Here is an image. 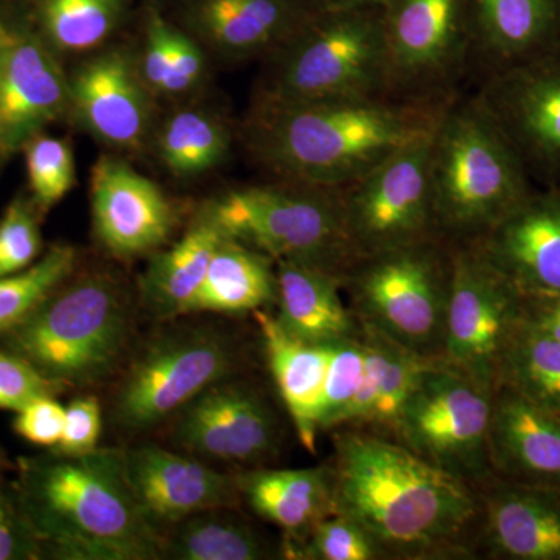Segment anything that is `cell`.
<instances>
[{
  "label": "cell",
  "instance_id": "cell-1",
  "mask_svg": "<svg viewBox=\"0 0 560 560\" xmlns=\"http://www.w3.org/2000/svg\"><path fill=\"white\" fill-rule=\"evenodd\" d=\"M447 103L261 97L246 130L250 151L287 183L340 190L408 143L433 132Z\"/></svg>",
  "mask_w": 560,
  "mask_h": 560
},
{
  "label": "cell",
  "instance_id": "cell-2",
  "mask_svg": "<svg viewBox=\"0 0 560 560\" xmlns=\"http://www.w3.org/2000/svg\"><path fill=\"white\" fill-rule=\"evenodd\" d=\"M13 486L44 559H162L161 530L132 495L119 448L20 458Z\"/></svg>",
  "mask_w": 560,
  "mask_h": 560
},
{
  "label": "cell",
  "instance_id": "cell-3",
  "mask_svg": "<svg viewBox=\"0 0 560 560\" xmlns=\"http://www.w3.org/2000/svg\"><path fill=\"white\" fill-rule=\"evenodd\" d=\"M330 470L335 512L359 523L383 552L440 551L478 515L466 480L375 434L338 438Z\"/></svg>",
  "mask_w": 560,
  "mask_h": 560
},
{
  "label": "cell",
  "instance_id": "cell-4",
  "mask_svg": "<svg viewBox=\"0 0 560 560\" xmlns=\"http://www.w3.org/2000/svg\"><path fill=\"white\" fill-rule=\"evenodd\" d=\"M131 334L130 294L120 280L73 272L0 342L68 390L92 388L119 370Z\"/></svg>",
  "mask_w": 560,
  "mask_h": 560
},
{
  "label": "cell",
  "instance_id": "cell-5",
  "mask_svg": "<svg viewBox=\"0 0 560 560\" xmlns=\"http://www.w3.org/2000/svg\"><path fill=\"white\" fill-rule=\"evenodd\" d=\"M438 234L482 237L530 194L528 171L480 97L448 102L431 136Z\"/></svg>",
  "mask_w": 560,
  "mask_h": 560
},
{
  "label": "cell",
  "instance_id": "cell-6",
  "mask_svg": "<svg viewBox=\"0 0 560 560\" xmlns=\"http://www.w3.org/2000/svg\"><path fill=\"white\" fill-rule=\"evenodd\" d=\"M261 97L285 102L390 97L382 9H326L278 50Z\"/></svg>",
  "mask_w": 560,
  "mask_h": 560
},
{
  "label": "cell",
  "instance_id": "cell-7",
  "mask_svg": "<svg viewBox=\"0 0 560 560\" xmlns=\"http://www.w3.org/2000/svg\"><path fill=\"white\" fill-rule=\"evenodd\" d=\"M205 215L228 237L276 261H298L345 275L359 259L340 191L287 183L228 191Z\"/></svg>",
  "mask_w": 560,
  "mask_h": 560
},
{
  "label": "cell",
  "instance_id": "cell-8",
  "mask_svg": "<svg viewBox=\"0 0 560 560\" xmlns=\"http://www.w3.org/2000/svg\"><path fill=\"white\" fill-rule=\"evenodd\" d=\"M341 279L349 282L361 323L419 355L440 360L451 257L442 259L433 241L360 257Z\"/></svg>",
  "mask_w": 560,
  "mask_h": 560
},
{
  "label": "cell",
  "instance_id": "cell-9",
  "mask_svg": "<svg viewBox=\"0 0 560 560\" xmlns=\"http://www.w3.org/2000/svg\"><path fill=\"white\" fill-rule=\"evenodd\" d=\"M231 342L212 329L165 331L140 350L121 375L113 419L121 431L145 433L167 422L234 370Z\"/></svg>",
  "mask_w": 560,
  "mask_h": 560
},
{
  "label": "cell",
  "instance_id": "cell-10",
  "mask_svg": "<svg viewBox=\"0 0 560 560\" xmlns=\"http://www.w3.org/2000/svg\"><path fill=\"white\" fill-rule=\"evenodd\" d=\"M495 390L442 360L420 375L394 433L400 444L463 480L485 477Z\"/></svg>",
  "mask_w": 560,
  "mask_h": 560
},
{
  "label": "cell",
  "instance_id": "cell-11",
  "mask_svg": "<svg viewBox=\"0 0 560 560\" xmlns=\"http://www.w3.org/2000/svg\"><path fill=\"white\" fill-rule=\"evenodd\" d=\"M451 257L442 361L497 390L504 353L522 324L523 296L475 248Z\"/></svg>",
  "mask_w": 560,
  "mask_h": 560
},
{
  "label": "cell",
  "instance_id": "cell-12",
  "mask_svg": "<svg viewBox=\"0 0 560 560\" xmlns=\"http://www.w3.org/2000/svg\"><path fill=\"white\" fill-rule=\"evenodd\" d=\"M431 136L408 143L338 190L359 259L431 242L438 234L431 197Z\"/></svg>",
  "mask_w": 560,
  "mask_h": 560
},
{
  "label": "cell",
  "instance_id": "cell-13",
  "mask_svg": "<svg viewBox=\"0 0 560 560\" xmlns=\"http://www.w3.org/2000/svg\"><path fill=\"white\" fill-rule=\"evenodd\" d=\"M382 11L389 95L438 102L474 50L469 0H388Z\"/></svg>",
  "mask_w": 560,
  "mask_h": 560
},
{
  "label": "cell",
  "instance_id": "cell-14",
  "mask_svg": "<svg viewBox=\"0 0 560 560\" xmlns=\"http://www.w3.org/2000/svg\"><path fill=\"white\" fill-rule=\"evenodd\" d=\"M480 101L526 171L560 175V47L495 72Z\"/></svg>",
  "mask_w": 560,
  "mask_h": 560
},
{
  "label": "cell",
  "instance_id": "cell-15",
  "mask_svg": "<svg viewBox=\"0 0 560 560\" xmlns=\"http://www.w3.org/2000/svg\"><path fill=\"white\" fill-rule=\"evenodd\" d=\"M172 442L198 459L257 463L275 451L278 427L256 390L223 381L175 416Z\"/></svg>",
  "mask_w": 560,
  "mask_h": 560
},
{
  "label": "cell",
  "instance_id": "cell-16",
  "mask_svg": "<svg viewBox=\"0 0 560 560\" xmlns=\"http://www.w3.org/2000/svg\"><path fill=\"white\" fill-rule=\"evenodd\" d=\"M91 208L95 238L117 259L156 253L175 230V209L161 187L117 156L95 162Z\"/></svg>",
  "mask_w": 560,
  "mask_h": 560
},
{
  "label": "cell",
  "instance_id": "cell-17",
  "mask_svg": "<svg viewBox=\"0 0 560 560\" xmlns=\"http://www.w3.org/2000/svg\"><path fill=\"white\" fill-rule=\"evenodd\" d=\"M69 75L36 31L13 27L0 79V165L68 116Z\"/></svg>",
  "mask_w": 560,
  "mask_h": 560
},
{
  "label": "cell",
  "instance_id": "cell-18",
  "mask_svg": "<svg viewBox=\"0 0 560 560\" xmlns=\"http://www.w3.org/2000/svg\"><path fill=\"white\" fill-rule=\"evenodd\" d=\"M125 474L143 515L161 534L197 512L234 508L242 500L235 475L158 445L124 451Z\"/></svg>",
  "mask_w": 560,
  "mask_h": 560
},
{
  "label": "cell",
  "instance_id": "cell-19",
  "mask_svg": "<svg viewBox=\"0 0 560 560\" xmlns=\"http://www.w3.org/2000/svg\"><path fill=\"white\" fill-rule=\"evenodd\" d=\"M150 92L127 51H103L69 75L68 116L106 145L139 150L153 121Z\"/></svg>",
  "mask_w": 560,
  "mask_h": 560
},
{
  "label": "cell",
  "instance_id": "cell-20",
  "mask_svg": "<svg viewBox=\"0 0 560 560\" xmlns=\"http://www.w3.org/2000/svg\"><path fill=\"white\" fill-rule=\"evenodd\" d=\"M474 246L523 298L560 294V190L530 191Z\"/></svg>",
  "mask_w": 560,
  "mask_h": 560
},
{
  "label": "cell",
  "instance_id": "cell-21",
  "mask_svg": "<svg viewBox=\"0 0 560 560\" xmlns=\"http://www.w3.org/2000/svg\"><path fill=\"white\" fill-rule=\"evenodd\" d=\"M489 459L508 481L560 490V418L499 386L490 419Z\"/></svg>",
  "mask_w": 560,
  "mask_h": 560
},
{
  "label": "cell",
  "instance_id": "cell-22",
  "mask_svg": "<svg viewBox=\"0 0 560 560\" xmlns=\"http://www.w3.org/2000/svg\"><path fill=\"white\" fill-rule=\"evenodd\" d=\"M189 18L213 50L245 60L275 54L311 16L302 0H191Z\"/></svg>",
  "mask_w": 560,
  "mask_h": 560
},
{
  "label": "cell",
  "instance_id": "cell-23",
  "mask_svg": "<svg viewBox=\"0 0 560 560\" xmlns=\"http://www.w3.org/2000/svg\"><path fill=\"white\" fill-rule=\"evenodd\" d=\"M471 46L495 72L560 47V0H469Z\"/></svg>",
  "mask_w": 560,
  "mask_h": 560
},
{
  "label": "cell",
  "instance_id": "cell-24",
  "mask_svg": "<svg viewBox=\"0 0 560 560\" xmlns=\"http://www.w3.org/2000/svg\"><path fill=\"white\" fill-rule=\"evenodd\" d=\"M486 534L500 558L560 560V490L497 486L486 500Z\"/></svg>",
  "mask_w": 560,
  "mask_h": 560
},
{
  "label": "cell",
  "instance_id": "cell-25",
  "mask_svg": "<svg viewBox=\"0 0 560 560\" xmlns=\"http://www.w3.org/2000/svg\"><path fill=\"white\" fill-rule=\"evenodd\" d=\"M253 315L259 326L276 388L289 410L298 438L308 452L315 453L330 345H312L293 337L265 308L253 312Z\"/></svg>",
  "mask_w": 560,
  "mask_h": 560
},
{
  "label": "cell",
  "instance_id": "cell-26",
  "mask_svg": "<svg viewBox=\"0 0 560 560\" xmlns=\"http://www.w3.org/2000/svg\"><path fill=\"white\" fill-rule=\"evenodd\" d=\"M340 275L298 264L276 261V319L293 337L329 346L357 335L352 313L341 300Z\"/></svg>",
  "mask_w": 560,
  "mask_h": 560
},
{
  "label": "cell",
  "instance_id": "cell-27",
  "mask_svg": "<svg viewBox=\"0 0 560 560\" xmlns=\"http://www.w3.org/2000/svg\"><path fill=\"white\" fill-rule=\"evenodd\" d=\"M235 481L250 510L287 534V545L304 539L316 523L335 514L327 467L243 471Z\"/></svg>",
  "mask_w": 560,
  "mask_h": 560
},
{
  "label": "cell",
  "instance_id": "cell-28",
  "mask_svg": "<svg viewBox=\"0 0 560 560\" xmlns=\"http://www.w3.org/2000/svg\"><path fill=\"white\" fill-rule=\"evenodd\" d=\"M223 237L219 226L202 213L175 245L154 253L139 278L140 302L154 318L186 315Z\"/></svg>",
  "mask_w": 560,
  "mask_h": 560
},
{
  "label": "cell",
  "instance_id": "cell-29",
  "mask_svg": "<svg viewBox=\"0 0 560 560\" xmlns=\"http://www.w3.org/2000/svg\"><path fill=\"white\" fill-rule=\"evenodd\" d=\"M272 302H276L275 260L224 234L186 315H241L261 311Z\"/></svg>",
  "mask_w": 560,
  "mask_h": 560
},
{
  "label": "cell",
  "instance_id": "cell-30",
  "mask_svg": "<svg viewBox=\"0 0 560 560\" xmlns=\"http://www.w3.org/2000/svg\"><path fill=\"white\" fill-rule=\"evenodd\" d=\"M234 508L197 512L162 533V559L259 560L267 545Z\"/></svg>",
  "mask_w": 560,
  "mask_h": 560
},
{
  "label": "cell",
  "instance_id": "cell-31",
  "mask_svg": "<svg viewBox=\"0 0 560 560\" xmlns=\"http://www.w3.org/2000/svg\"><path fill=\"white\" fill-rule=\"evenodd\" d=\"M158 154L176 176L213 171L230 154L231 136L223 121L202 109H180L164 121L156 139Z\"/></svg>",
  "mask_w": 560,
  "mask_h": 560
},
{
  "label": "cell",
  "instance_id": "cell-32",
  "mask_svg": "<svg viewBox=\"0 0 560 560\" xmlns=\"http://www.w3.org/2000/svg\"><path fill=\"white\" fill-rule=\"evenodd\" d=\"M124 10L125 0H35L36 32L54 51L81 54L116 32Z\"/></svg>",
  "mask_w": 560,
  "mask_h": 560
},
{
  "label": "cell",
  "instance_id": "cell-33",
  "mask_svg": "<svg viewBox=\"0 0 560 560\" xmlns=\"http://www.w3.org/2000/svg\"><path fill=\"white\" fill-rule=\"evenodd\" d=\"M500 386L560 418V342L521 324L504 353Z\"/></svg>",
  "mask_w": 560,
  "mask_h": 560
},
{
  "label": "cell",
  "instance_id": "cell-34",
  "mask_svg": "<svg viewBox=\"0 0 560 560\" xmlns=\"http://www.w3.org/2000/svg\"><path fill=\"white\" fill-rule=\"evenodd\" d=\"M77 250L51 245L25 270L0 278V338L16 329L75 272Z\"/></svg>",
  "mask_w": 560,
  "mask_h": 560
},
{
  "label": "cell",
  "instance_id": "cell-35",
  "mask_svg": "<svg viewBox=\"0 0 560 560\" xmlns=\"http://www.w3.org/2000/svg\"><path fill=\"white\" fill-rule=\"evenodd\" d=\"M368 327L374 331L375 341L381 350V385H378L377 401L368 423L394 431L405 405L418 386L420 375L436 359L419 355L385 337L374 327Z\"/></svg>",
  "mask_w": 560,
  "mask_h": 560
},
{
  "label": "cell",
  "instance_id": "cell-36",
  "mask_svg": "<svg viewBox=\"0 0 560 560\" xmlns=\"http://www.w3.org/2000/svg\"><path fill=\"white\" fill-rule=\"evenodd\" d=\"M28 189L39 212H49L69 194L75 183V161L66 140L43 135L24 147Z\"/></svg>",
  "mask_w": 560,
  "mask_h": 560
},
{
  "label": "cell",
  "instance_id": "cell-37",
  "mask_svg": "<svg viewBox=\"0 0 560 560\" xmlns=\"http://www.w3.org/2000/svg\"><path fill=\"white\" fill-rule=\"evenodd\" d=\"M285 552L308 560H374L385 555L359 523L338 512L316 523L304 539L287 545Z\"/></svg>",
  "mask_w": 560,
  "mask_h": 560
},
{
  "label": "cell",
  "instance_id": "cell-38",
  "mask_svg": "<svg viewBox=\"0 0 560 560\" xmlns=\"http://www.w3.org/2000/svg\"><path fill=\"white\" fill-rule=\"evenodd\" d=\"M364 357V342L357 335L330 345L329 366L319 408V431L340 427L342 412L360 388Z\"/></svg>",
  "mask_w": 560,
  "mask_h": 560
},
{
  "label": "cell",
  "instance_id": "cell-39",
  "mask_svg": "<svg viewBox=\"0 0 560 560\" xmlns=\"http://www.w3.org/2000/svg\"><path fill=\"white\" fill-rule=\"evenodd\" d=\"M43 213L31 195L14 198L0 219V278L25 270L43 256Z\"/></svg>",
  "mask_w": 560,
  "mask_h": 560
},
{
  "label": "cell",
  "instance_id": "cell-40",
  "mask_svg": "<svg viewBox=\"0 0 560 560\" xmlns=\"http://www.w3.org/2000/svg\"><path fill=\"white\" fill-rule=\"evenodd\" d=\"M65 389L47 381L27 360L0 349V410L16 412L38 397H57Z\"/></svg>",
  "mask_w": 560,
  "mask_h": 560
},
{
  "label": "cell",
  "instance_id": "cell-41",
  "mask_svg": "<svg viewBox=\"0 0 560 560\" xmlns=\"http://www.w3.org/2000/svg\"><path fill=\"white\" fill-rule=\"evenodd\" d=\"M44 559L43 548L22 510L13 482L0 477V560Z\"/></svg>",
  "mask_w": 560,
  "mask_h": 560
},
{
  "label": "cell",
  "instance_id": "cell-42",
  "mask_svg": "<svg viewBox=\"0 0 560 560\" xmlns=\"http://www.w3.org/2000/svg\"><path fill=\"white\" fill-rule=\"evenodd\" d=\"M102 434L101 401L92 396L77 397L66 407L65 431L50 452L83 455L98 448Z\"/></svg>",
  "mask_w": 560,
  "mask_h": 560
},
{
  "label": "cell",
  "instance_id": "cell-43",
  "mask_svg": "<svg viewBox=\"0 0 560 560\" xmlns=\"http://www.w3.org/2000/svg\"><path fill=\"white\" fill-rule=\"evenodd\" d=\"M66 407L55 396L38 397L16 411L14 433L39 447L54 448L65 431Z\"/></svg>",
  "mask_w": 560,
  "mask_h": 560
},
{
  "label": "cell",
  "instance_id": "cell-44",
  "mask_svg": "<svg viewBox=\"0 0 560 560\" xmlns=\"http://www.w3.org/2000/svg\"><path fill=\"white\" fill-rule=\"evenodd\" d=\"M168 51H171V68H168L164 95L187 94L195 90L205 77V54L194 39L173 25L168 32Z\"/></svg>",
  "mask_w": 560,
  "mask_h": 560
},
{
  "label": "cell",
  "instance_id": "cell-45",
  "mask_svg": "<svg viewBox=\"0 0 560 560\" xmlns=\"http://www.w3.org/2000/svg\"><path fill=\"white\" fill-rule=\"evenodd\" d=\"M168 32H171V24L161 14H151L147 24L145 47L138 65L140 75L149 90L162 95H164L168 68H171Z\"/></svg>",
  "mask_w": 560,
  "mask_h": 560
},
{
  "label": "cell",
  "instance_id": "cell-46",
  "mask_svg": "<svg viewBox=\"0 0 560 560\" xmlns=\"http://www.w3.org/2000/svg\"><path fill=\"white\" fill-rule=\"evenodd\" d=\"M522 324L560 342V294L523 298Z\"/></svg>",
  "mask_w": 560,
  "mask_h": 560
},
{
  "label": "cell",
  "instance_id": "cell-47",
  "mask_svg": "<svg viewBox=\"0 0 560 560\" xmlns=\"http://www.w3.org/2000/svg\"><path fill=\"white\" fill-rule=\"evenodd\" d=\"M326 9H383L388 0H315Z\"/></svg>",
  "mask_w": 560,
  "mask_h": 560
},
{
  "label": "cell",
  "instance_id": "cell-48",
  "mask_svg": "<svg viewBox=\"0 0 560 560\" xmlns=\"http://www.w3.org/2000/svg\"><path fill=\"white\" fill-rule=\"evenodd\" d=\"M11 39H13V27L0 20V79L5 69L7 58H9Z\"/></svg>",
  "mask_w": 560,
  "mask_h": 560
},
{
  "label": "cell",
  "instance_id": "cell-49",
  "mask_svg": "<svg viewBox=\"0 0 560 560\" xmlns=\"http://www.w3.org/2000/svg\"><path fill=\"white\" fill-rule=\"evenodd\" d=\"M9 459H7V453L3 452V448L0 447V477H2L3 471L9 469Z\"/></svg>",
  "mask_w": 560,
  "mask_h": 560
}]
</instances>
